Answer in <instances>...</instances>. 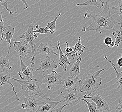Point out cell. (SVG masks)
Wrapping results in <instances>:
<instances>
[{
  "label": "cell",
  "mask_w": 122,
  "mask_h": 112,
  "mask_svg": "<svg viewBox=\"0 0 122 112\" xmlns=\"http://www.w3.org/2000/svg\"><path fill=\"white\" fill-rule=\"evenodd\" d=\"M110 9L113 10V14H116L118 16V20L120 22V29L122 28V0H120L119 2V5L117 7H112Z\"/></svg>",
  "instance_id": "cell-22"
},
{
  "label": "cell",
  "mask_w": 122,
  "mask_h": 112,
  "mask_svg": "<svg viewBox=\"0 0 122 112\" xmlns=\"http://www.w3.org/2000/svg\"><path fill=\"white\" fill-rule=\"evenodd\" d=\"M61 16V13H59L56 17L54 19V20L52 22L49 23L47 24V26L46 27L49 30L50 33L51 34H53L56 32V21L59 17Z\"/></svg>",
  "instance_id": "cell-23"
},
{
  "label": "cell",
  "mask_w": 122,
  "mask_h": 112,
  "mask_svg": "<svg viewBox=\"0 0 122 112\" xmlns=\"http://www.w3.org/2000/svg\"><path fill=\"white\" fill-rule=\"evenodd\" d=\"M110 9L109 0H105L104 7L100 14L94 15L85 13L84 18H89L92 20V23L86 28V31H96L101 34L103 30L116 31L114 26L117 25H120V23L117 22L113 18Z\"/></svg>",
  "instance_id": "cell-1"
},
{
  "label": "cell",
  "mask_w": 122,
  "mask_h": 112,
  "mask_svg": "<svg viewBox=\"0 0 122 112\" xmlns=\"http://www.w3.org/2000/svg\"><path fill=\"white\" fill-rule=\"evenodd\" d=\"M62 76L58 74L55 70H53L50 74L44 75L42 81L40 83L41 84H46L48 90H50L57 85H62Z\"/></svg>",
  "instance_id": "cell-5"
},
{
  "label": "cell",
  "mask_w": 122,
  "mask_h": 112,
  "mask_svg": "<svg viewBox=\"0 0 122 112\" xmlns=\"http://www.w3.org/2000/svg\"><path fill=\"white\" fill-rule=\"evenodd\" d=\"M9 55V54H7V56H2L0 57V72L4 71L6 68L11 69L12 67L10 65Z\"/></svg>",
  "instance_id": "cell-21"
},
{
  "label": "cell",
  "mask_w": 122,
  "mask_h": 112,
  "mask_svg": "<svg viewBox=\"0 0 122 112\" xmlns=\"http://www.w3.org/2000/svg\"><path fill=\"white\" fill-rule=\"evenodd\" d=\"M3 12H0V29L1 30V31L4 28V24L5 23L3 20L2 17Z\"/></svg>",
  "instance_id": "cell-32"
},
{
  "label": "cell",
  "mask_w": 122,
  "mask_h": 112,
  "mask_svg": "<svg viewBox=\"0 0 122 112\" xmlns=\"http://www.w3.org/2000/svg\"><path fill=\"white\" fill-rule=\"evenodd\" d=\"M1 95V92H0V96Z\"/></svg>",
  "instance_id": "cell-40"
},
{
  "label": "cell",
  "mask_w": 122,
  "mask_h": 112,
  "mask_svg": "<svg viewBox=\"0 0 122 112\" xmlns=\"http://www.w3.org/2000/svg\"><path fill=\"white\" fill-rule=\"evenodd\" d=\"M14 46L15 47V51L19 56L22 57H24L31 60L32 57L27 56L29 54L32 53L31 48L28 44L24 41L23 42L14 41Z\"/></svg>",
  "instance_id": "cell-10"
},
{
  "label": "cell",
  "mask_w": 122,
  "mask_h": 112,
  "mask_svg": "<svg viewBox=\"0 0 122 112\" xmlns=\"http://www.w3.org/2000/svg\"><path fill=\"white\" fill-rule=\"evenodd\" d=\"M66 47H65V48H64V51H65L66 53H70L72 51L74 50L73 47L69 46L68 42H66Z\"/></svg>",
  "instance_id": "cell-31"
},
{
  "label": "cell",
  "mask_w": 122,
  "mask_h": 112,
  "mask_svg": "<svg viewBox=\"0 0 122 112\" xmlns=\"http://www.w3.org/2000/svg\"><path fill=\"white\" fill-rule=\"evenodd\" d=\"M83 97L85 99H89L95 103L99 112L110 111V108L108 104L104 100L103 98L99 94L97 95L91 94L89 96L84 95Z\"/></svg>",
  "instance_id": "cell-8"
},
{
  "label": "cell",
  "mask_w": 122,
  "mask_h": 112,
  "mask_svg": "<svg viewBox=\"0 0 122 112\" xmlns=\"http://www.w3.org/2000/svg\"><path fill=\"white\" fill-rule=\"evenodd\" d=\"M20 67L18 75L22 80H30L33 79V69L30 66H27L24 63L22 57L20 56Z\"/></svg>",
  "instance_id": "cell-9"
},
{
  "label": "cell",
  "mask_w": 122,
  "mask_h": 112,
  "mask_svg": "<svg viewBox=\"0 0 122 112\" xmlns=\"http://www.w3.org/2000/svg\"><path fill=\"white\" fill-rule=\"evenodd\" d=\"M34 24L31 23L27 30L20 36V38L24 39V41L29 45L32 50V59L30 65L31 67H33L35 64L36 40L38 37L37 33L34 32Z\"/></svg>",
  "instance_id": "cell-4"
},
{
  "label": "cell",
  "mask_w": 122,
  "mask_h": 112,
  "mask_svg": "<svg viewBox=\"0 0 122 112\" xmlns=\"http://www.w3.org/2000/svg\"><path fill=\"white\" fill-rule=\"evenodd\" d=\"M59 51L57 46H53L52 44L41 43L39 46L36 48V51L40 54L44 55L45 56L49 54H54L57 55V51Z\"/></svg>",
  "instance_id": "cell-12"
},
{
  "label": "cell",
  "mask_w": 122,
  "mask_h": 112,
  "mask_svg": "<svg viewBox=\"0 0 122 112\" xmlns=\"http://www.w3.org/2000/svg\"><path fill=\"white\" fill-rule=\"evenodd\" d=\"M81 61V57H78L75 63L71 67L69 70V73L70 76H77L80 74V65Z\"/></svg>",
  "instance_id": "cell-19"
},
{
  "label": "cell",
  "mask_w": 122,
  "mask_h": 112,
  "mask_svg": "<svg viewBox=\"0 0 122 112\" xmlns=\"http://www.w3.org/2000/svg\"><path fill=\"white\" fill-rule=\"evenodd\" d=\"M11 79L21 85L22 90L28 92L36 96H39L46 100H50V98L47 97L41 90L40 86L41 84L40 82H38L37 79H32L28 81H24L16 79L13 77H11Z\"/></svg>",
  "instance_id": "cell-3"
},
{
  "label": "cell",
  "mask_w": 122,
  "mask_h": 112,
  "mask_svg": "<svg viewBox=\"0 0 122 112\" xmlns=\"http://www.w3.org/2000/svg\"><path fill=\"white\" fill-rule=\"evenodd\" d=\"M79 78L77 76H70L63 81L62 88L63 91L72 90L76 89L77 84H78Z\"/></svg>",
  "instance_id": "cell-13"
},
{
  "label": "cell",
  "mask_w": 122,
  "mask_h": 112,
  "mask_svg": "<svg viewBox=\"0 0 122 112\" xmlns=\"http://www.w3.org/2000/svg\"><path fill=\"white\" fill-rule=\"evenodd\" d=\"M68 106L67 104H65V105L60 107H59L58 108V109H54V110L52 111V112H61L62 111V110L64 109V108L66 106Z\"/></svg>",
  "instance_id": "cell-34"
},
{
  "label": "cell",
  "mask_w": 122,
  "mask_h": 112,
  "mask_svg": "<svg viewBox=\"0 0 122 112\" xmlns=\"http://www.w3.org/2000/svg\"><path fill=\"white\" fill-rule=\"evenodd\" d=\"M82 31H83V32H85V31H86V27H83V28H82Z\"/></svg>",
  "instance_id": "cell-39"
},
{
  "label": "cell",
  "mask_w": 122,
  "mask_h": 112,
  "mask_svg": "<svg viewBox=\"0 0 122 112\" xmlns=\"http://www.w3.org/2000/svg\"><path fill=\"white\" fill-rule=\"evenodd\" d=\"M11 79L9 73L6 69L0 72V86H2L4 84H8L12 87L13 92L15 93L16 100H19L20 99L17 95V92L15 91V88L11 82Z\"/></svg>",
  "instance_id": "cell-15"
},
{
  "label": "cell",
  "mask_w": 122,
  "mask_h": 112,
  "mask_svg": "<svg viewBox=\"0 0 122 112\" xmlns=\"http://www.w3.org/2000/svg\"><path fill=\"white\" fill-rule=\"evenodd\" d=\"M2 37L1 36V30L0 29V44H1V43L2 41Z\"/></svg>",
  "instance_id": "cell-37"
},
{
  "label": "cell",
  "mask_w": 122,
  "mask_h": 112,
  "mask_svg": "<svg viewBox=\"0 0 122 112\" xmlns=\"http://www.w3.org/2000/svg\"><path fill=\"white\" fill-rule=\"evenodd\" d=\"M21 0V1L23 3V4H24V5H25V7L24 8V9H27L28 8L29 5L28 3L26 1V0Z\"/></svg>",
  "instance_id": "cell-36"
},
{
  "label": "cell",
  "mask_w": 122,
  "mask_h": 112,
  "mask_svg": "<svg viewBox=\"0 0 122 112\" xmlns=\"http://www.w3.org/2000/svg\"><path fill=\"white\" fill-rule=\"evenodd\" d=\"M15 33V28L11 26L5 27L1 31V36L6 42L9 44L10 47L7 54H10L11 47V39Z\"/></svg>",
  "instance_id": "cell-14"
},
{
  "label": "cell",
  "mask_w": 122,
  "mask_h": 112,
  "mask_svg": "<svg viewBox=\"0 0 122 112\" xmlns=\"http://www.w3.org/2000/svg\"><path fill=\"white\" fill-rule=\"evenodd\" d=\"M35 28L36 30H34V32L35 33H40L41 34H46L49 32V30L46 27L42 28L39 25H36Z\"/></svg>",
  "instance_id": "cell-27"
},
{
  "label": "cell",
  "mask_w": 122,
  "mask_h": 112,
  "mask_svg": "<svg viewBox=\"0 0 122 112\" xmlns=\"http://www.w3.org/2000/svg\"><path fill=\"white\" fill-rule=\"evenodd\" d=\"M104 58L108 62V63H110V64L112 65V67L113 68V69L114 70V72L116 75L117 84L118 89L121 90L122 91V72H120L118 71L117 68L116 67L115 64L113 63L112 61H110V59H109L107 56H104Z\"/></svg>",
  "instance_id": "cell-18"
},
{
  "label": "cell",
  "mask_w": 122,
  "mask_h": 112,
  "mask_svg": "<svg viewBox=\"0 0 122 112\" xmlns=\"http://www.w3.org/2000/svg\"><path fill=\"white\" fill-rule=\"evenodd\" d=\"M105 69L101 68L95 72L90 73L82 80L79 79L78 84L79 91L85 93V96H89L96 91L102 83V78L100 74Z\"/></svg>",
  "instance_id": "cell-2"
},
{
  "label": "cell",
  "mask_w": 122,
  "mask_h": 112,
  "mask_svg": "<svg viewBox=\"0 0 122 112\" xmlns=\"http://www.w3.org/2000/svg\"><path fill=\"white\" fill-rule=\"evenodd\" d=\"M24 103L21 105L23 109H30L33 112H36L40 105L45 104L46 102L34 98L31 94H27L24 99Z\"/></svg>",
  "instance_id": "cell-7"
},
{
  "label": "cell",
  "mask_w": 122,
  "mask_h": 112,
  "mask_svg": "<svg viewBox=\"0 0 122 112\" xmlns=\"http://www.w3.org/2000/svg\"><path fill=\"white\" fill-rule=\"evenodd\" d=\"M65 55L69 60H71L75 59L77 56L78 54L77 52L75 51L74 50H73L70 53H66Z\"/></svg>",
  "instance_id": "cell-29"
},
{
  "label": "cell",
  "mask_w": 122,
  "mask_h": 112,
  "mask_svg": "<svg viewBox=\"0 0 122 112\" xmlns=\"http://www.w3.org/2000/svg\"><path fill=\"white\" fill-rule=\"evenodd\" d=\"M59 66L53 59L51 58L49 55L46 56V57L41 61L39 67L36 70V71H40L44 72L50 69H57Z\"/></svg>",
  "instance_id": "cell-11"
},
{
  "label": "cell",
  "mask_w": 122,
  "mask_h": 112,
  "mask_svg": "<svg viewBox=\"0 0 122 112\" xmlns=\"http://www.w3.org/2000/svg\"><path fill=\"white\" fill-rule=\"evenodd\" d=\"M117 63L118 65L119 66L120 69L122 68V56L121 57H120V58L118 60Z\"/></svg>",
  "instance_id": "cell-35"
},
{
  "label": "cell",
  "mask_w": 122,
  "mask_h": 112,
  "mask_svg": "<svg viewBox=\"0 0 122 112\" xmlns=\"http://www.w3.org/2000/svg\"><path fill=\"white\" fill-rule=\"evenodd\" d=\"M60 41L57 42L58 47L59 48V64L61 66L64 71L66 72L67 71V67L68 65H71L70 62L69 61V60L68 58V57L66 56V55L64 54L62 50L61 49L60 45Z\"/></svg>",
  "instance_id": "cell-16"
},
{
  "label": "cell",
  "mask_w": 122,
  "mask_h": 112,
  "mask_svg": "<svg viewBox=\"0 0 122 112\" xmlns=\"http://www.w3.org/2000/svg\"><path fill=\"white\" fill-rule=\"evenodd\" d=\"M0 6H3L5 7L6 9L9 12L10 14V15H13L14 14H17V12L13 11L12 10H10L8 8V0H0Z\"/></svg>",
  "instance_id": "cell-28"
},
{
  "label": "cell",
  "mask_w": 122,
  "mask_h": 112,
  "mask_svg": "<svg viewBox=\"0 0 122 112\" xmlns=\"http://www.w3.org/2000/svg\"><path fill=\"white\" fill-rule=\"evenodd\" d=\"M61 102V101L60 100L48 103H46L45 104L40 106L36 112H52V111Z\"/></svg>",
  "instance_id": "cell-17"
},
{
  "label": "cell",
  "mask_w": 122,
  "mask_h": 112,
  "mask_svg": "<svg viewBox=\"0 0 122 112\" xmlns=\"http://www.w3.org/2000/svg\"><path fill=\"white\" fill-rule=\"evenodd\" d=\"M113 41L111 37L109 36H107L105 37L104 39V43L107 46V47H110V44H111V43Z\"/></svg>",
  "instance_id": "cell-30"
},
{
  "label": "cell",
  "mask_w": 122,
  "mask_h": 112,
  "mask_svg": "<svg viewBox=\"0 0 122 112\" xmlns=\"http://www.w3.org/2000/svg\"><path fill=\"white\" fill-rule=\"evenodd\" d=\"M115 45V42H114V41H113L111 43V44H110V47H114V46Z\"/></svg>",
  "instance_id": "cell-38"
},
{
  "label": "cell",
  "mask_w": 122,
  "mask_h": 112,
  "mask_svg": "<svg viewBox=\"0 0 122 112\" xmlns=\"http://www.w3.org/2000/svg\"><path fill=\"white\" fill-rule=\"evenodd\" d=\"M81 100H83L86 103L87 107L88 108L90 112H99V111L96 105L94 102L93 103H90L85 98H81Z\"/></svg>",
  "instance_id": "cell-26"
},
{
  "label": "cell",
  "mask_w": 122,
  "mask_h": 112,
  "mask_svg": "<svg viewBox=\"0 0 122 112\" xmlns=\"http://www.w3.org/2000/svg\"><path fill=\"white\" fill-rule=\"evenodd\" d=\"M104 2L102 0H87L86 1L82 3L77 4V6H93L98 8H101L104 5Z\"/></svg>",
  "instance_id": "cell-20"
},
{
  "label": "cell",
  "mask_w": 122,
  "mask_h": 112,
  "mask_svg": "<svg viewBox=\"0 0 122 112\" xmlns=\"http://www.w3.org/2000/svg\"><path fill=\"white\" fill-rule=\"evenodd\" d=\"M61 102L68 105H74L81 98L77 93V89L63 91L60 93Z\"/></svg>",
  "instance_id": "cell-6"
},
{
  "label": "cell",
  "mask_w": 122,
  "mask_h": 112,
  "mask_svg": "<svg viewBox=\"0 0 122 112\" xmlns=\"http://www.w3.org/2000/svg\"><path fill=\"white\" fill-rule=\"evenodd\" d=\"M81 37H78L77 42L76 43L75 45L73 47V49L77 52L78 55L79 56H80L83 53L84 51L83 50V49L86 48V47L81 44Z\"/></svg>",
  "instance_id": "cell-24"
},
{
  "label": "cell",
  "mask_w": 122,
  "mask_h": 112,
  "mask_svg": "<svg viewBox=\"0 0 122 112\" xmlns=\"http://www.w3.org/2000/svg\"><path fill=\"white\" fill-rule=\"evenodd\" d=\"M116 112H122V98L121 100H120L118 104L117 107Z\"/></svg>",
  "instance_id": "cell-33"
},
{
  "label": "cell",
  "mask_w": 122,
  "mask_h": 112,
  "mask_svg": "<svg viewBox=\"0 0 122 112\" xmlns=\"http://www.w3.org/2000/svg\"><path fill=\"white\" fill-rule=\"evenodd\" d=\"M113 35L115 37V46L116 47H119L120 43H122V32L119 30L118 31H113Z\"/></svg>",
  "instance_id": "cell-25"
}]
</instances>
